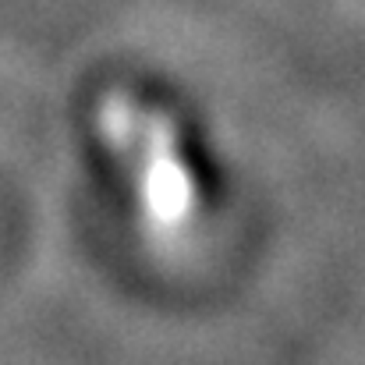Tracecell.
<instances>
[{"instance_id": "obj_1", "label": "cell", "mask_w": 365, "mask_h": 365, "mask_svg": "<svg viewBox=\"0 0 365 365\" xmlns=\"http://www.w3.org/2000/svg\"><path fill=\"white\" fill-rule=\"evenodd\" d=\"M96 131L138 220L160 235L188 231L206 206V178L181 118L142 93L114 89L96 107Z\"/></svg>"}]
</instances>
